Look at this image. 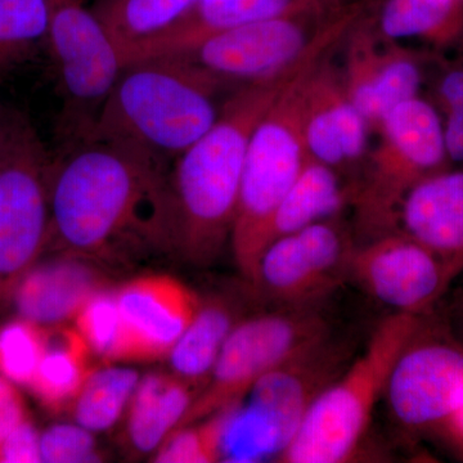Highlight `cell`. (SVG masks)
Listing matches in <instances>:
<instances>
[{"mask_svg":"<svg viewBox=\"0 0 463 463\" xmlns=\"http://www.w3.org/2000/svg\"><path fill=\"white\" fill-rule=\"evenodd\" d=\"M236 312L224 298H212L201 303L187 330L170 350L174 374L192 386H205L232 330Z\"/></svg>","mask_w":463,"mask_h":463,"instance_id":"obj_24","label":"cell"},{"mask_svg":"<svg viewBox=\"0 0 463 463\" xmlns=\"http://www.w3.org/2000/svg\"><path fill=\"white\" fill-rule=\"evenodd\" d=\"M47 0H0V81L47 51Z\"/></svg>","mask_w":463,"mask_h":463,"instance_id":"obj_26","label":"cell"},{"mask_svg":"<svg viewBox=\"0 0 463 463\" xmlns=\"http://www.w3.org/2000/svg\"><path fill=\"white\" fill-rule=\"evenodd\" d=\"M371 5L344 38L341 75L347 96L376 132L392 109L421 96L429 62L401 42L383 38L373 25Z\"/></svg>","mask_w":463,"mask_h":463,"instance_id":"obj_14","label":"cell"},{"mask_svg":"<svg viewBox=\"0 0 463 463\" xmlns=\"http://www.w3.org/2000/svg\"><path fill=\"white\" fill-rule=\"evenodd\" d=\"M397 231L419 241L463 273V165L417 184L399 209Z\"/></svg>","mask_w":463,"mask_h":463,"instance_id":"obj_18","label":"cell"},{"mask_svg":"<svg viewBox=\"0 0 463 463\" xmlns=\"http://www.w3.org/2000/svg\"><path fill=\"white\" fill-rule=\"evenodd\" d=\"M350 359L352 345L327 330L261 376L250 389L248 404L272 423L282 452L297 434L310 405L339 379L349 367Z\"/></svg>","mask_w":463,"mask_h":463,"instance_id":"obj_15","label":"cell"},{"mask_svg":"<svg viewBox=\"0 0 463 463\" xmlns=\"http://www.w3.org/2000/svg\"><path fill=\"white\" fill-rule=\"evenodd\" d=\"M227 88L183 57L139 61L125 67L94 120L75 138L123 143L172 166L216 123Z\"/></svg>","mask_w":463,"mask_h":463,"instance_id":"obj_3","label":"cell"},{"mask_svg":"<svg viewBox=\"0 0 463 463\" xmlns=\"http://www.w3.org/2000/svg\"><path fill=\"white\" fill-rule=\"evenodd\" d=\"M331 52L310 61L292 78L250 138L231 246L241 274L252 288L259 260L269 245L274 213L307 158L303 133L307 74Z\"/></svg>","mask_w":463,"mask_h":463,"instance_id":"obj_5","label":"cell"},{"mask_svg":"<svg viewBox=\"0 0 463 463\" xmlns=\"http://www.w3.org/2000/svg\"><path fill=\"white\" fill-rule=\"evenodd\" d=\"M90 347L76 328H47V345L29 389L44 407L62 411L74 403L88 374Z\"/></svg>","mask_w":463,"mask_h":463,"instance_id":"obj_23","label":"cell"},{"mask_svg":"<svg viewBox=\"0 0 463 463\" xmlns=\"http://www.w3.org/2000/svg\"><path fill=\"white\" fill-rule=\"evenodd\" d=\"M429 316L395 312L377 325L364 354L310 405L297 434L277 461H349L364 440L377 402L385 397L395 362L421 331Z\"/></svg>","mask_w":463,"mask_h":463,"instance_id":"obj_4","label":"cell"},{"mask_svg":"<svg viewBox=\"0 0 463 463\" xmlns=\"http://www.w3.org/2000/svg\"><path fill=\"white\" fill-rule=\"evenodd\" d=\"M371 0L336 11L257 21L212 36L178 54L230 85L254 83L295 65L334 27L358 16Z\"/></svg>","mask_w":463,"mask_h":463,"instance_id":"obj_10","label":"cell"},{"mask_svg":"<svg viewBox=\"0 0 463 463\" xmlns=\"http://www.w3.org/2000/svg\"><path fill=\"white\" fill-rule=\"evenodd\" d=\"M330 54L307 74L303 133L307 156L343 174L364 163L371 127L347 96Z\"/></svg>","mask_w":463,"mask_h":463,"instance_id":"obj_16","label":"cell"},{"mask_svg":"<svg viewBox=\"0 0 463 463\" xmlns=\"http://www.w3.org/2000/svg\"><path fill=\"white\" fill-rule=\"evenodd\" d=\"M353 249L339 216L279 237L259 260L254 288L282 307L316 306L349 277Z\"/></svg>","mask_w":463,"mask_h":463,"instance_id":"obj_12","label":"cell"},{"mask_svg":"<svg viewBox=\"0 0 463 463\" xmlns=\"http://www.w3.org/2000/svg\"><path fill=\"white\" fill-rule=\"evenodd\" d=\"M52 156L23 116L0 161V304L50 241Z\"/></svg>","mask_w":463,"mask_h":463,"instance_id":"obj_8","label":"cell"},{"mask_svg":"<svg viewBox=\"0 0 463 463\" xmlns=\"http://www.w3.org/2000/svg\"><path fill=\"white\" fill-rule=\"evenodd\" d=\"M116 300L130 361L169 355L203 303L184 283L164 274L128 282L116 291Z\"/></svg>","mask_w":463,"mask_h":463,"instance_id":"obj_17","label":"cell"},{"mask_svg":"<svg viewBox=\"0 0 463 463\" xmlns=\"http://www.w3.org/2000/svg\"><path fill=\"white\" fill-rule=\"evenodd\" d=\"M27 419L25 402L16 383L0 374V448L14 429Z\"/></svg>","mask_w":463,"mask_h":463,"instance_id":"obj_35","label":"cell"},{"mask_svg":"<svg viewBox=\"0 0 463 463\" xmlns=\"http://www.w3.org/2000/svg\"><path fill=\"white\" fill-rule=\"evenodd\" d=\"M75 328L91 354L105 361H128V341L116 292L99 289L75 317Z\"/></svg>","mask_w":463,"mask_h":463,"instance_id":"obj_29","label":"cell"},{"mask_svg":"<svg viewBox=\"0 0 463 463\" xmlns=\"http://www.w3.org/2000/svg\"><path fill=\"white\" fill-rule=\"evenodd\" d=\"M169 166L123 143L66 141L52 157L50 240L78 257L128 243L172 249Z\"/></svg>","mask_w":463,"mask_h":463,"instance_id":"obj_1","label":"cell"},{"mask_svg":"<svg viewBox=\"0 0 463 463\" xmlns=\"http://www.w3.org/2000/svg\"><path fill=\"white\" fill-rule=\"evenodd\" d=\"M197 0H96V16L118 43L121 54L175 23ZM124 58V57H123Z\"/></svg>","mask_w":463,"mask_h":463,"instance_id":"obj_25","label":"cell"},{"mask_svg":"<svg viewBox=\"0 0 463 463\" xmlns=\"http://www.w3.org/2000/svg\"><path fill=\"white\" fill-rule=\"evenodd\" d=\"M47 52L65 99L66 141L84 132L124 71L118 43L85 0H47Z\"/></svg>","mask_w":463,"mask_h":463,"instance_id":"obj_9","label":"cell"},{"mask_svg":"<svg viewBox=\"0 0 463 463\" xmlns=\"http://www.w3.org/2000/svg\"><path fill=\"white\" fill-rule=\"evenodd\" d=\"M354 192V182L345 181L337 170L307 156L274 213L269 243L309 225L336 218L347 205H352Z\"/></svg>","mask_w":463,"mask_h":463,"instance_id":"obj_20","label":"cell"},{"mask_svg":"<svg viewBox=\"0 0 463 463\" xmlns=\"http://www.w3.org/2000/svg\"><path fill=\"white\" fill-rule=\"evenodd\" d=\"M228 410L176 429L161 444L155 457L160 463H210L222 461V438Z\"/></svg>","mask_w":463,"mask_h":463,"instance_id":"obj_32","label":"cell"},{"mask_svg":"<svg viewBox=\"0 0 463 463\" xmlns=\"http://www.w3.org/2000/svg\"><path fill=\"white\" fill-rule=\"evenodd\" d=\"M385 398L399 425L439 432L463 404V345L426 319L395 362Z\"/></svg>","mask_w":463,"mask_h":463,"instance_id":"obj_11","label":"cell"},{"mask_svg":"<svg viewBox=\"0 0 463 463\" xmlns=\"http://www.w3.org/2000/svg\"><path fill=\"white\" fill-rule=\"evenodd\" d=\"M349 277L397 313L429 316L458 274L419 241L395 231L354 246Z\"/></svg>","mask_w":463,"mask_h":463,"instance_id":"obj_13","label":"cell"},{"mask_svg":"<svg viewBox=\"0 0 463 463\" xmlns=\"http://www.w3.org/2000/svg\"><path fill=\"white\" fill-rule=\"evenodd\" d=\"M41 459V434L27 419L3 443L0 463H38Z\"/></svg>","mask_w":463,"mask_h":463,"instance_id":"obj_34","label":"cell"},{"mask_svg":"<svg viewBox=\"0 0 463 463\" xmlns=\"http://www.w3.org/2000/svg\"><path fill=\"white\" fill-rule=\"evenodd\" d=\"M47 345V328L23 318L0 327V374L29 388Z\"/></svg>","mask_w":463,"mask_h":463,"instance_id":"obj_31","label":"cell"},{"mask_svg":"<svg viewBox=\"0 0 463 463\" xmlns=\"http://www.w3.org/2000/svg\"><path fill=\"white\" fill-rule=\"evenodd\" d=\"M458 326H459V337H456L457 340L459 341V343L463 345V300L461 303V307H459L458 312Z\"/></svg>","mask_w":463,"mask_h":463,"instance_id":"obj_38","label":"cell"},{"mask_svg":"<svg viewBox=\"0 0 463 463\" xmlns=\"http://www.w3.org/2000/svg\"><path fill=\"white\" fill-rule=\"evenodd\" d=\"M41 459L45 463L99 461L93 432L78 423L51 426L41 434Z\"/></svg>","mask_w":463,"mask_h":463,"instance_id":"obj_33","label":"cell"},{"mask_svg":"<svg viewBox=\"0 0 463 463\" xmlns=\"http://www.w3.org/2000/svg\"><path fill=\"white\" fill-rule=\"evenodd\" d=\"M340 27L316 43L285 71L232 91L212 129L170 167L172 250L197 264L212 263L231 243L241 182L258 121L295 75L316 57L336 50Z\"/></svg>","mask_w":463,"mask_h":463,"instance_id":"obj_2","label":"cell"},{"mask_svg":"<svg viewBox=\"0 0 463 463\" xmlns=\"http://www.w3.org/2000/svg\"><path fill=\"white\" fill-rule=\"evenodd\" d=\"M23 116L12 109L0 108V161L5 156Z\"/></svg>","mask_w":463,"mask_h":463,"instance_id":"obj_36","label":"cell"},{"mask_svg":"<svg viewBox=\"0 0 463 463\" xmlns=\"http://www.w3.org/2000/svg\"><path fill=\"white\" fill-rule=\"evenodd\" d=\"M428 71L430 100L440 116L448 158L453 166L463 165V62L437 63Z\"/></svg>","mask_w":463,"mask_h":463,"instance_id":"obj_30","label":"cell"},{"mask_svg":"<svg viewBox=\"0 0 463 463\" xmlns=\"http://www.w3.org/2000/svg\"><path fill=\"white\" fill-rule=\"evenodd\" d=\"M438 434L443 435L453 446L463 450V404L441 426Z\"/></svg>","mask_w":463,"mask_h":463,"instance_id":"obj_37","label":"cell"},{"mask_svg":"<svg viewBox=\"0 0 463 463\" xmlns=\"http://www.w3.org/2000/svg\"><path fill=\"white\" fill-rule=\"evenodd\" d=\"M462 43H463V41H462Z\"/></svg>","mask_w":463,"mask_h":463,"instance_id":"obj_39","label":"cell"},{"mask_svg":"<svg viewBox=\"0 0 463 463\" xmlns=\"http://www.w3.org/2000/svg\"><path fill=\"white\" fill-rule=\"evenodd\" d=\"M376 133L379 142L368 151L352 203L359 227L371 239L397 231L405 196L425 179L453 166L440 116L425 97L392 109Z\"/></svg>","mask_w":463,"mask_h":463,"instance_id":"obj_6","label":"cell"},{"mask_svg":"<svg viewBox=\"0 0 463 463\" xmlns=\"http://www.w3.org/2000/svg\"><path fill=\"white\" fill-rule=\"evenodd\" d=\"M370 14L390 41L420 39L438 50L463 41V0H373Z\"/></svg>","mask_w":463,"mask_h":463,"instance_id":"obj_22","label":"cell"},{"mask_svg":"<svg viewBox=\"0 0 463 463\" xmlns=\"http://www.w3.org/2000/svg\"><path fill=\"white\" fill-rule=\"evenodd\" d=\"M80 260L72 255L33 265L12 295L18 318L44 328L75 319L84 304L103 288L99 274Z\"/></svg>","mask_w":463,"mask_h":463,"instance_id":"obj_19","label":"cell"},{"mask_svg":"<svg viewBox=\"0 0 463 463\" xmlns=\"http://www.w3.org/2000/svg\"><path fill=\"white\" fill-rule=\"evenodd\" d=\"M233 405L228 410L222 438V461L258 462L279 458L281 441L272 423L251 405Z\"/></svg>","mask_w":463,"mask_h":463,"instance_id":"obj_28","label":"cell"},{"mask_svg":"<svg viewBox=\"0 0 463 463\" xmlns=\"http://www.w3.org/2000/svg\"><path fill=\"white\" fill-rule=\"evenodd\" d=\"M139 380L133 368H93L71 405L76 423L91 432L111 429L129 405Z\"/></svg>","mask_w":463,"mask_h":463,"instance_id":"obj_27","label":"cell"},{"mask_svg":"<svg viewBox=\"0 0 463 463\" xmlns=\"http://www.w3.org/2000/svg\"><path fill=\"white\" fill-rule=\"evenodd\" d=\"M175 374L151 373L139 380L128 414V439L137 452L157 450L194 401V389Z\"/></svg>","mask_w":463,"mask_h":463,"instance_id":"obj_21","label":"cell"},{"mask_svg":"<svg viewBox=\"0 0 463 463\" xmlns=\"http://www.w3.org/2000/svg\"><path fill=\"white\" fill-rule=\"evenodd\" d=\"M327 330L330 323L318 304L282 307L279 312L242 319L232 330L209 380L176 429L241 403L261 376Z\"/></svg>","mask_w":463,"mask_h":463,"instance_id":"obj_7","label":"cell"}]
</instances>
